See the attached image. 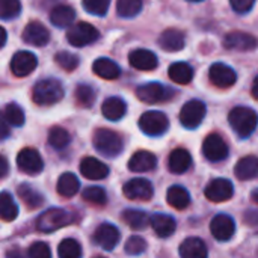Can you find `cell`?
Listing matches in <instances>:
<instances>
[{
    "label": "cell",
    "mask_w": 258,
    "mask_h": 258,
    "mask_svg": "<svg viewBox=\"0 0 258 258\" xmlns=\"http://www.w3.org/2000/svg\"><path fill=\"white\" fill-rule=\"evenodd\" d=\"M228 121L240 138H248L257 128L258 115L249 107H236L230 112Z\"/></svg>",
    "instance_id": "cell-1"
},
{
    "label": "cell",
    "mask_w": 258,
    "mask_h": 258,
    "mask_svg": "<svg viewBox=\"0 0 258 258\" xmlns=\"http://www.w3.org/2000/svg\"><path fill=\"white\" fill-rule=\"evenodd\" d=\"M63 97L62 83L56 79L39 80L33 88V101L39 106H51Z\"/></svg>",
    "instance_id": "cell-2"
},
{
    "label": "cell",
    "mask_w": 258,
    "mask_h": 258,
    "mask_svg": "<svg viewBox=\"0 0 258 258\" xmlns=\"http://www.w3.org/2000/svg\"><path fill=\"white\" fill-rule=\"evenodd\" d=\"M73 215L63 209H50L39 215L36 221V227L42 233H50L54 230H59L68 224L73 222Z\"/></svg>",
    "instance_id": "cell-3"
},
{
    "label": "cell",
    "mask_w": 258,
    "mask_h": 258,
    "mask_svg": "<svg viewBox=\"0 0 258 258\" xmlns=\"http://www.w3.org/2000/svg\"><path fill=\"white\" fill-rule=\"evenodd\" d=\"M94 147L107 157H115L122 151V139L112 130L100 128L94 135Z\"/></svg>",
    "instance_id": "cell-4"
},
{
    "label": "cell",
    "mask_w": 258,
    "mask_h": 258,
    "mask_svg": "<svg viewBox=\"0 0 258 258\" xmlns=\"http://www.w3.org/2000/svg\"><path fill=\"white\" fill-rule=\"evenodd\" d=\"M139 127L148 136H160L168 130L169 122H168V118L165 113L157 112V110H150L141 116Z\"/></svg>",
    "instance_id": "cell-5"
},
{
    "label": "cell",
    "mask_w": 258,
    "mask_h": 258,
    "mask_svg": "<svg viewBox=\"0 0 258 258\" xmlns=\"http://www.w3.org/2000/svg\"><path fill=\"white\" fill-rule=\"evenodd\" d=\"M98 35H100L98 30L92 24H89V23H77L68 30L67 39L74 47H85V45H89L94 41H97Z\"/></svg>",
    "instance_id": "cell-6"
},
{
    "label": "cell",
    "mask_w": 258,
    "mask_h": 258,
    "mask_svg": "<svg viewBox=\"0 0 258 258\" xmlns=\"http://www.w3.org/2000/svg\"><path fill=\"white\" fill-rule=\"evenodd\" d=\"M206 116V104L200 100L187 101L180 112V122L186 128H197Z\"/></svg>",
    "instance_id": "cell-7"
},
{
    "label": "cell",
    "mask_w": 258,
    "mask_h": 258,
    "mask_svg": "<svg viewBox=\"0 0 258 258\" xmlns=\"http://www.w3.org/2000/svg\"><path fill=\"white\" fill-rule=\"evenodd\" d=\"M17 165H18L20 171H23L29 175H36L44 168V163H42L39 153L36 150H32V148H24L18 153Z\"/></svg>",
    "instance_id": "cell-8"
},
{
    "label": "cell",
    "mask_w": 258,
    "mask_h": 258,
    "mask_svg": "<svg viewBox=\"0 0 258 258\" xmlns=\"http://www.w3.org/2000/svg\"><path fill=\"white\" fill-rule=\"evenodd\" d=\"M136 94H138L141 101L148 103V104H156V103H160V101H165V100L171 98L169 95L172 92L169 89H166L163 85L153 82V83L141 85L136 89Z\"/></svg>",
    "instance_id": "cell-9"
},
{
    "label": "cell",
    "mask_w": 258,
    "mask_h": 258,
    "mask_svg": "<svg viewBox=\"0 0 258 258\" xmlns=\"http://www.w3.org/2000/svg\"><path fill=\"white\" fill-rule=\"evenodd\" d=\"M154 194L153 184L145 178H133L124 186V195L135 201H148Z\"/></svg>",
    "instance_id": "cell-10"
},
{
    "label": "cell",
    "mask_w": 258,
    "mask_h": 258,
    "mask_svg": "<svg viewBox=\"0 0 258 258\" xmlns=\"http://www.w3.org/2000/svg\"><path fill=\"white\" fill-rule=\"evenodd\" d=\"M203 153L210 162H221L228 156V147L219 135H210L206 138L203 145Z\"/></svg>",
    "instance_id": "cell-11"
},
{
    "label": "cell",
    "mask_w": 258,
    "mask_h": 258,
    "mask_svg": "<svg viewBox=\"0 0 258 258\" xmlns=\"http://www.w3.org/2000/svg\"><path fill=\"white\" fill-rule=\"evenodd\" d=\"M38 65V59L30 51H17L11 60V70L17 77L29 76Z\"/></svg>",
    "instance_id": "cell-12"
},
{
    "label": "cell",
    "mask_w": 258,
    "mask_h": 258,
    "mask_svg": "<svg viewBox=\"0 0 258 258\" xmlns=\"http://www.w3.org/2000/svg\"><path fill=\"white\" fill-rule=\"evenodd\" d=\"M225 48L236 50V51H251L258 45L255 36L245 32H231L224 38Z\"/></svg>",
    "instance_id": "cell-13"
},
{
    "label": "cell",
    "mask_w": 258,
    "mask_h": 258,
    "mask_svg": "<svg viewBox=\"0 0 258 258\" xmlns=\"http://www.w3.org/2000/svg\"><path fill=\"white\" fill-rule=\"evenodd\" d=\"M210 82L218 88H230L236 83L237 76L233 68H230L225 63H213L209 71Z\"/></svg>",
    "instance_id": "cell-14"
},
{
    "label": "cell",
    "mask_w": 258,
    "mask_h": 258,
    "mask_svg": "<svg viewBox=\"0 0 258 258\" xmlns=\"http://www.w3.org/2000/svg\"><path fill=\"white\" fill-rule=\"evenodd\" d=\"M210 231L213 234V237L219 242H227L234 236L236 231V225L233 218H230L228 215H218L213 218L212 224H210Z\"/></svg>",
    "instance_id": "cell-15"
},
{
    "label": "cell",
    "mask_w": 258,
    "mask_h": 258,
    "mask_svg": "<svg viewBox=\"0 0 258 258\" xmlns=\"http://www.w3.org/2000/svg\"><path fill=\"white\" fill-rule=\"evenodd\" d=\"M94 239L98 246H101L106 251H112L119 242V230L112 224H101L97 228Z\"/></svg>",
    "instance_id": "cell-16"
},
{
    "label": "cell",
    "mask_w": 258,
    "mask_h": 258,
    "mask_svg": "<svg viewBox=\"0 0 258 258\" xmlns=\"http://www.w3.org/2000/svg\"><path fill=\"white\" fill-rule=\"evenodd\" d=\"M207 200L213 203H222L233 197V184L225 178H216L206 187Z\"/></svg>",
    "instance_id": "cell-17"
},
{
    "label": "cell",
    "mask_w": 258,
    "mask_h": 258,
    "mask_svg": "<svg viewBox=\"0 0 258 258\" xmlns=\"http://www.w3.org/2000/svg\"><path fill=\"white\" fill-rule=\"evenodd\" d=\"M23 38L27 44L30 45H36V47H42L50 41V33L45 29V26H42L38 21L29 23L23 32Z\"/></svg>",
    "instance_id": "cell-18"
},
{
    "label": "cell",
    "mask_w": 258,
    "mask_h": 258,
    "mask_svg": "<svg viewBox=\"0 0 258 258\" xmlns=\"http://www.w3.org/2000/svg\"><path fill=\"white\" fill-rule=\"evenodd\" d=\"M130 65L136 70H144V71H151L157 67V56L145 48H138L130 53L128 56Z\"/></svg>",
    "instance_id": "cell-19"
},
{
    "label": "cell",
    "mask_w": 258,
    "mask_h": 258,
    "mask_svg": "<svg viewBox=\"0 0 258 258\" xmlns=\"http://www.w3.org/2000/svg\"><path fill=\"white\" fill-rule=\"evenodd\" d=\"M80 172L89 180H103L109 175V168L94 157H86L80 163Z\"/></svg>",
    "instance_id": "cell-20"
},
{
    "label": "cell",
    "mask_w": 258,
    "mask_h": 258,
    "mask_svg": "<svg viewBox=\"0 0 258 258\" xmlns=\"http://www.w3.org/2000/svg\"><path fill=\"white\" fill-rule=\"evenodd\" d=\"M157 165V159L150 151H138L128 160V169L133 172H147L154 169Z\"/></svg>",
    "instance_id": "cell-21"
},
{
    "label": "cell",
    "mask_w": 258,
    "mask_h": 258,
    "mask_svg": "<svg viewBox=\"0 0 258 258\" xmlns=\"http://www.w3.org/2000/svg\"><path fill=\"white\" fill-rule=\"evenodd\" d=\"M180 255L181 258H207V246L206 243L198 237H189L186 239L180 246Z\"/></svg>",
    "instance_id": "cell-22"
},
{
    "label": "cell",
    "mask_w": 258,
    "mask_h": 258,
    "mask_svg": "<svg viewBox=\"0 0 258 258\" xmlns=\"http://www.w3.org/2000/svg\"><path fill=\"white\" fill-rule=\"evenodd\" d=\"M159 44L166 51H178L184 47V35L177 29H168L160 35Z\"/></svg>",
    "instance_id": "cell-23"
},
{
    "label": "cell",
    "mask_w": 258,
    "mask_h": 258,
    "mask_svg": "<svg viewBox=\"0 0 258 258\" xmlns=\"http://www.w3.org/2000/svg\"><path fill=\"white\" fill-rule=\"evenodd\" d=\"M125 101L119 97H109L103 106H101V112L104 115V118H107L109 121H118L125 115Z\"/></svg>",
    "instance_id": "cell-24"
},
{
    "label": "cell",
    "mask_w": 258,
    "mask_h": 258,
    "mask_svg": "<svg viewBox=\"0 0 258 258\" xmlns=\"http://www.w3.org/2000/svg\"><path fill=\"white\" fill-rule=\"evenodd\" d=\"M151 227L153 230L156 231V234L159 237H169L174 234L175 231V221L168 216V215H163V213H157V215H153L151 216Z\"/></svg>",
    "instance_id": "cell-25"
},
{
    "label": "cell",
    "mask_w": 258,
    "mask_h": 258,
    "mask_svg": "<svg viewBox=\"0 0 258 258\" xmlns=\"http://www.w3.org/2000/svg\"><path fill=\"white\" fill-rule=\"evenodd\" d=\"M236 177L239 180H252L258 177V159L254 156H246L240 159L234 168Z\"/></svg>",
    "instance_id": "cell-26"
},
{
    "label": "cell",
    "mask_w": 258,
    "mask_h": 258,
    "mask_svg": "<svg viewBox=\"0 0 258 258\" xmlns=\"http://www.w3.org/2000/svg\"><path fill=\"white\" fill-rule=\"evenodd\" d=\"M92 70H94V73H95L98 77L106 79V80H113V79L119 77V74H121L119 67H118L113 60H110V59H107V57H100V59H97V60L94 62V65H92Z\"/></svg>",
    "instance_id": "cell-27"
},
{
    "label": "cell",
    "mask_w": 258,
    "mask_h": 258,
    "mask_svg": "<svg viewBox=\"0 0 258 258\" xmlns=\"http://www.w3.org/2000/svg\"><path fill=\"white\" fill-rule=\"evenodd\" d=\"M169 169L171 172L174 174H183L186 172L190 165H192V157L189 154V151L183 150V148H178V150H174L169 156Z\"/></svg>",
    "instance_id": "cell-28"
},
{
    "label": "cell",
    "mask_w": 258,
    "mask_h": 258,
    "mask_svg": "<svg viewBox=\"0 0 258 258\" xmlns=\"http://www.w3.org/2000/svg\"><path fill=\"white\" fill-rule=\"evenodd\" d=\"M74 18H76L74 9L71 6H67V5L56 6L50 12V21L56 27H68L70 24H73Z\"/></svg>",
    "instance_id": "cell-29"
},
{
    "label": "cell",
    "mask_w": 258,
    "mask_h": 258,
    "mask_svg": "<svg viewBox=\"0 0 258 258\" xmlns=\"http://www.w3.org/2000/svg\"><path fill=\"white\" fill-rule=\"evenodd\" d=\"M169 77L180 85H187L194 79V70L189 63L186 62H175L169 67L168 70Z\"/></svg>",
    "instance_id": "cell-30"
},
{
    "label": "cell",
    "mask_w": 258,
    "mask_h": 258,
    "mask_svg": "<svg viewBox=\"0 0 258 258\" xmlns=\"http://www.w3.org/2000/svg\"><path fill=\"white\" fill-rule=\"evenodd\" d=\"M166 200L174 209H178V210H183V209L189 207V204H190V195L181 186L169 187V190L166 194Z\"/></svg>",
    "instance_id": "cell-31"
},
{
    "label": "cell",
    "mask_w": 258,
    "mask_h": 258,
    "mask_svg": "<svg viewBox=\"0 0 258 258\" xmlns=\"http://www.w3.org/2000/svg\"><path fill=\"white\" fill-rule=\"evenodd\" d=\"M79 187H80L79 178L71 172L62 174L60 178L57 180V192H59V195H62L65 198L74 197L77 194Z\"/></svg>",
    "instance_id": "cell-32"
},
{
    "label": "cell",
    "mask_w": 258,
    "mask_h": 258,
    "mask_svg": "<svg viewBox=\"0 0 258 258\" xmlns=\"http://www.w3.org/2000/svg\"><path fill=\"white\" fill-rule=\"evenodd\" d=\"M122 219L133 230H144L148 224H151V218H148V215L142 210L128 209L122 213Z\"/></svg>",
    "instance_id": "cell-33"
},
{
    "label": "cell",
    "mask_w": 258,
    "mask_h": 258,
    "mask_svg": "<svg viewBox=\"0 0 258 258\" xmlns=\"http://www.w3.org/2000/svg\"><path fill=\"white\" fill-rule=\"evenodd\" d=\"M18 197L24 201V204L29 209H36L44 203V198L41 194H38L35 189H32L29 184H21L18 187Z\"/></svg>",
    "instance_id": "cell-34"
},
{
    "label": "cell",
    "mask_w": 258,
    "mask_h": 258,
    "mask_svg": "<svg viewBox=\"0 0 258 258\" xmlns=\"http://www.w3.org/2000/svg\"><path fill=\"white\" fill-rule=\"evenodd\" d=\"M0 215L3 221H14L18 215V207L8 192L0 194Z\"/></svg>",
    "instance_id": "cell-35"
},
{
    "label": "cell",
    "mask_w": 258,
    "mask_h": 258,
    "mask_svg": "<svg viewBox=\"0 0 258 258\" xmlns=\"http://www.w3.org/2000/svg\"><path fill=\"white\" fill-rule=\"evenodd\" d=\"M71 138L70 133L65 128L60 127H53L48 133V144L54 148V150H63L65 147H68Z\"/></svg>",
    "instance_id": "cell-36"
},
{
    "label": "cell",
    "mask_w": 258,
    "mask_h": 258,
    "mask_svg": "<svg viewBox=\"0 0 258 258\" xmlns=\"http://www.w3.org/2000/svg\"><path fill=\"white\" fill-rule=\"evenodd\" d=\"M3 119L9 124V125H14V127H21L24 124V113L21 110V107L15 103H9L6 107H5V112H3Z\"/></svg>",
    "instance_id": "cell-37"
},
{
    "label": "cell",
    "mask_w": 258,
    "mask_h": 258,
    "mask_svg": "<svg viewBox=\"0 0 258 258\" xmlns=\"http://www.w3.org/2000/svg\"><path fill=\"white\" fill-rule=\"evenodd\" d=\"M142 9V0H118L116 11L124 18L136 17Z\"/></svg>",
    "instance_id": "cell-38"
},
{
    "label": "cell",
    "mask_w": 258,
    "mask_h": 258,
    "mask_svg": "<svg viewBox=\"0 0 258 258\" xmlns=\"http://www.w3.org/2000/svg\"><path fill=\"white\" fill-rule=\"evenodd\" d=\"M59 258H82V248L77 240L65 239L59 243Z\"/></svg>",
    "instance_id": "cell-39"
},
{
    "label": "cell",
    "mask_w": 258,
    "mask_h": 258,
    "mask_svg": "<svg viewBox=\"0 0 258 258\" xmlns=\"http://www.w3.org/2000/svg\"><path fill=\"white\" fill-rule=\"evenodd\" d=\"M83 200L91 204H95V206H103L107 201V195H106L104 189H101L98 186H91L83 190Z\"/></svg>",
    "instance_id": "cell-40"
},
{
    "label": "cell",
    "mask_w": 258,
    "mask_h": 258,
    "mask_svg": "<svg viewBox=\"0 0 258 258\" xmlns=\"http://www.w3.org/2000/svg\"><path fill=\"white\" fill-rule=\"evenodd\" d=\"M21 11L20 0H0V17L3 20H11L17 17Z\"/></svg>",
    "instance_id": "cell-41"
},
{
    "label": "cell",
    "mask_w": 258,
    "mask_h": 258,
    "mask_svg": "<svg viewBox=\"0 0 258 258\" xmlns=\"http://www.w3.org/2000/svg\"><path fill=\"white\" fill-rule=\"evenodd\" d=\"M54 60H56V63H57L60 68H63L65 71H73V70H76L77 65H79V57H77L76 54L70 53V51H60V53H57V54L54 56Z\"/></svg>",
    "instance_id": "cell-42"
},
{
    "label": "cell",
    "mask_w": 258,
    "mask_h": 258,
    "mask_svg": "<svg viewBox=\"0 0 258 258\" xmlns=\"http://www.w3.org/2000/svg\"><path fill=\"white\" fill-rule=\"evenodd\" d=\"M83 8L92 15H104L109 9L110 0H83Z\"/></svg>",
    "instance_id": "cell-43"
},
{
    "label": "cell",
    "mask_w": 258,
    "mask_h": 258,
    "mask_svg": "<svg viewBox=\"0 0 258 258\" xmlns=\"http://www.w3.org/2000/svg\"><path fill=\"white\" fill-rule=\"evenodd\" d=\"M76 98L79 101V104L85 106V107H89L92 106L94 100H95V94H94V89L88 85H79L77 89H76Z\"/></svg>",
    "instance_id": "cell-44"
},
{
    "label": "cell",
    "mask_w": 258,
    "mask_h": 258,
    "mask_svg": "<svg viewBox=\"0 0 258 258\" xmlns=\"http://www.w3.org/2000/svg\"><path fill=\"white\" fill-rule=\"evenodd\" d=\"M145 249H147V243L139 236H132L125 242V252L128 255H141Z\"/></svg>",
    "instance_id": "cell-45"
},
{
    "label": "cell",
    "mask_w": 258,
    "mask_h": 258,
    "mask_svg": "<svg viewBox=\"0 0 258 258\" xmlns=\"http://www.w3.org/2000/svg\"><path fill=\"white\" fill-rule=\"evenodd\" d=\"M29 258H51V252L47 243L36 242L29 248Z\"/></svg>",
    "instance_id": "cell-46"
},
{
    "label": "cell",
    "mask_w": 258,
    "mask_h": 258,
    "mask_svg": "<svg viewBox=\"0 0 258 258\" xmlns=\"http://www.w3.org/2000/svg\"><path fill=\"white\" fill-rule=\"evenodd\" d=\"M254 2L255 0H230L233 9L236 12H240V14H246L251 11V8L254 6Z\"/></svg>",
    "instance_id": "cell-47"
},
{
    "label": "cell",
    "mask_w": 258,
    "mask_h": 258,
    "mask_svg": "<svg viewBox=\"0 0 258 258\" xmlns=\"http://www.w3.org/2000/svg\"><path fill=\"white\" fill-rule=\"evenodd\" d=\"M6 174H8V162H6L5 157H2L0 159V175L6 177Z\"/></svg>",
    "instance_id": "cell-48"
},
{
    "label": "cell",
    "mask_w": 258,
    "mask_h": 258,
    "mask_svg": "<svg viewBox=\"0 0 258 258\" xmlns=\"http://www.w3.org/2000/svg\"><path fill=\"white\" fill-rule=\"evenodd\" d=\"M6 257L8 258H24L23 257V254H21L18 249H11V251H8Z\"/></svg>",
    "instance_id": "cell-49"
},
{
    "label": "cell",
    "mask_w": 258,
    "mask_h": 258,
    "mask_svg": "<svg viewBox=\"0 0 258 258\" xmlns=\"http://www.w3.org/2000/svg\"><path fill=\"white\" fill-rule=\"evenodd\" d=\"M252 95L258 100V76L254 79V83H252Z\"/></svg>",
    "instance_id": "cell-50"
},
{
    "label": "cell",
    "mask_w": 258,
    "mask_h": 258,
    "mask_svg": "<svg viewBox=\"0 0 258 258\" xmlns=\"http://www.w3.org/2000/svg\"><path fill=\"white\" fill-rule=\"evenodd\" d=\"M6 124H8V122L3 119V122H2V138H3V139L8 136V127H6Z\"/></svg>",
    "instance_id": "cell-51"
},
{
    "label": "cell",
    "mask_w": 258,
    "mask_h": 258,
    "mask_svg": "<svg viewBox=\"0 0 258 258\" xmlns=\"http://www.w3.org/2000/svg\"><path fill=\"white\" fill-rule=\"evenodd\" d=\"M0 32H2V45H5L6 44V30L0 29Z\"/></svg>",
    "instance_id": "cell-52"
},
{
    "label": "cell",
    "mask_w": 258,
    "mask_h": 258,
    "mask_svg": "<svg viewBox=\"0 0 258 258\" xmlns=\"http://www.w3.org/2000/svg\"><path fill=\"white\" fill-rule=\"evenodd\" d=\"M252 200H254V201L258 204V189H255V190L252 192Z\"/></svg>",
    "instance_id": "cell-53"
},
{
    "label": "cell",
    "mask_w": 258,
    "mask_h": 258,
    "mask_svg": "<svg viewBox=\"0 0 258 258\" xmlns=\"http://www.w3.org/2000/svg\"><path fill=\"white\" fill-rule=\"evenodd\" d=\"M189 2H201V0H189Z\"/></svg>",
    "instance_id": "cell-54"
},
{
    "label": "cell",
    "mask_w": 258,
    "mask_h": 258,
    "mask_svg": "<svg viewBox=\"0 0 258 258\" xmlns=\"http://www.w3.org/2000/svg\"><path fill=\"white\" fill-rule=\"evenodd\" d=\"M98 258H103V257H98Z\"/></svg>",
    "instance_id": "cell-55"
}]
</instances>
